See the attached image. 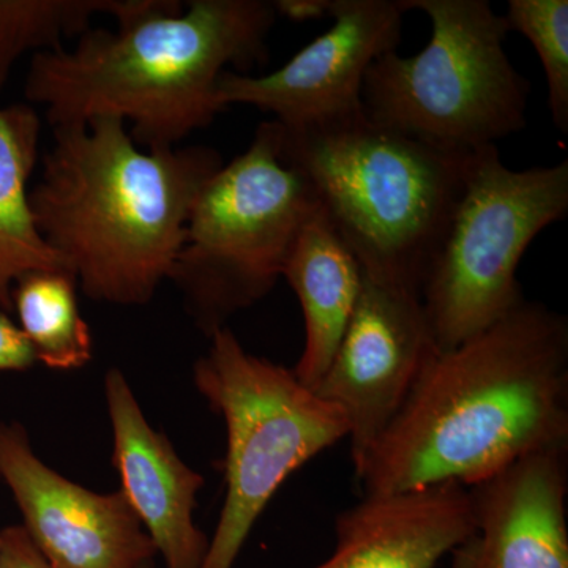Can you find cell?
Segmentation results:
<instances>
[{
  "label": "cell",
  "mask_w": 568,
  "mask_h": 568,
  "mask_svg": "<svg viewBox=\"0 0 568 568\" xmlns=\"http://www.w3.org/2000/svg\"><path fill=\"white\" fill-rule=\"evenodd\" d=\"M551 448H568V321L525 301L433 355L355 477L365 495L470 488Z\"/></svg>",
  "instance_id": "6da1fadb"
},
{
  "label": "cell",
  "mask_w": 568,
  "mask_h": 568,
  "mask_svg": "<svg viewBox=\"0 0 568 568\" xmlns=\"http://www.w3.org/2000/svg\"><path fill=\"white\" fill-rule=\"evenodd\" d=\"M276 18L265 0H151L115 29L32 55L26 99L44 108L51 129L114 118L145 151L178 148L223 111L224 71L265 62Z\"/></svg>",
  "instance_id": "7a4b0ae2"
},
{
  "label": "cell",
  "mask_w": 568,
  "mask_h": 568,
  "mask_svg": "<svg viewBox=\"0 0 568 568\" xmlns=\"http://www.w3.org/2000/svg\"><path fill=\"white\" fill-rule=\"evenodd\" d=\"M223 164L205 145L145 151L121 119L55 126L29 193L33 220L89 298L145 305L170 280L194 200Z\"/></svg>",
  "instance_id": "3957f363"
},
{
  "label": "cell",
  "mask_w": 568,
  "mask_h": 568,
  "mask_svg": "<svg viewBox=\"0 0 568 568\" xmlns=\"http://www.w3.org/2000/svg\"><path fill=\"white\" fill-rule=\"evenodd\" d=\"M276 125L280 160L308 183L365 278L420 297L473 152L437 151L373 122L364 108Z\"/></svg>",
  "instance_id": "277c9868"
},
{
  "label": "cell",
  "mask_w": 568,
  "mask_h": 568,
  "mask_svg": "<svg viewBox=\"0 0 568 568\" xmlns=\"http://www.w3.org/2000/svg\"><path fill=\"white\" fill-rule=\"evenodd\" d=\"M432 21L416 55H381L366 70V118L444 152L467 153L528 125L530 82L508 59L504 14L488 0H403Z\"/></svg>",
  "instance_id": "5b68a950"
},
{
  "label": "cell",
  "mask_w": 568,
  "mask_h": 568,
  "mask_svg": "<svg viewBox=\"0 0 568 568\" xmlns=\"http://www.w3.org/2000/svg\"><path fill=\"white\" fill-rule=\"evenodd\" d=\"M278 125L223 164L194 200L170 282L207 338L272 293L317 207L308 183L280 160Z\"/></svg>",
  "instance_id": "8992f818"
},
{
  "label": "cell",
  "mask_w": 568,
  "mask_h": 568,
  "mask_svg": "<svg viewBox=\"0 0 568 568\" xmlns=\"http://www.w3.org/2000/svg\"><path fill=\"white\" fill-rule=\"evenodd\" d=\"M209 339L193 383L226 426V496L201 568H234L287 477L347 439L349 428L338 406L305 387L293 369L248 353L230 327Z\"/></svg>",
  "instance_id": "52a82bcc"
},
{
  "label": "cell",
  "mask_w": 568,
  "mask_h": 568,
  "mask_svg": "<svg viewBox=\"0 0 568 568\" xmlns=\"http://www.w3.org/2000/svg\"><path fill=\"white\" fill-rule=\"evenodd\" d=\"M568 212V162L510 170L497 145L470 153L420 290L437 349L480 334L526 301L517 278L530 242Z\"/></svg>",
  "instance_id": "ba28073f"
},
{
  "label": "cell",
  "mask_w": 568,
  "mask_h": 568,
  "mask_svg": "<svg viewBox=\"0 0 568 568\" xmlns=\"http://www.w3.org/2000/svg\"><path fill=\"white\" fill-rule=\"evenodd\" d=\"M437 351L418 295L364 278L353 320L315 388L345 414L355 476Z\"/></svg>",
  "instance_id": "9c48e42d"
},
{
  "label": "cell",
  "mask_w": 568,
  "mask_h": 568,
  "mask_svg": "<svg viewBox=\"0 0 568 568\" xmlns=\"http://www.w3.org/2000/svg\"><path fill=\"white\" fill-rule=\"evenodd\" d=\"M403 0H331L334 26L263 77L224 71L220 106L250 104L283 126H304L362 108L366 70L402 41Z\"/></svg>",
  "instance_id": "30bf717a"
},
{
  "label": "cell",
  "mask_w": 568,
  "mask_h": 568,
  "mask_svg": "<svg viewBox=\"0 0 568 568\" xmlns=\"http://www.w3.org/2000/svg\"><path fill=\"white\" fill-rule=\"evenodd\" d=\"M0 477L52 568H141L156 556L121 489L93 493L44 465L20 424L0 422Z\"/></svg>",
  "instance_id": "8fae6325"
},
{
  "label": "cell",
  "mask_w": 568,
  "mask_h": 568,
  "mask_svg": "<svg viewBox=\"0 0 568 568\" xmlns=\"http://www.w3.org/2000/svg\"><path fill=\"white\" fill-rule=\"evenodd\" d=\"M567 476V448H551L470 487L474 529L450 568H568Z\"/></svg>",
  "instance_id": "7c38bea8"
},
{
  "label": "cell",
  "mask_w": 568,
  "mask_h": 568,
  "mask_svg": "<svg viewBox=\"0 0 568 568\" xmlns=\"http://www.w3.org/2000/svg\"><path fill=\"white\" fill-rule=\"evenodd\" d=\"M104 398L112 428V465L156 555L166 568L203 567L211 538L194 523L203 474L185 465L171 440L152 428L121 369H108Z\"/></svg>",
  "instance_id": "4fadbf2b"
},
{
  "label": "cell",
  "mask_w": 568,
  "mask_h": 568,
  "mask_svg": "<svg viewBox=\"0 0 568 568\" xmlns=\"http://www.w3.org/2000/svg\"><path fill=\"white\" fill-rule=\"evenodd\" d=\"M474 529L469 488L365 495L335 518V548L312 568H436Z\"/></svg>",
  "instance_id": "5bb4252c"
},
{
  "label": "cell",
  "mask_w": 568,
  "mask_h": 568,
  "mask_svg": "<svg viewBox=\"0 0 568 568\" xmlns=\"http://www.w3.org/2000/svg\"><path fill=\"white\" fill-rule=\"evenodd\" d=\"M283 278L304 313L305 345L293 372L315 390L342 343L364 290V271L320 205L306 220Z\"/></svg>",
  "instance_id": "9a60e30c"
},
{
  "label": "cell",
  "mask_w": 568,
  "mask_h": 568,
  "mask_svg": "<svg viewBox=\"0 0 568 568\" xmlns=\"http://www.w3.org/2000/svg\"><path fill=\"white\" fill-rule=\"evenodd\" d=\"M41 119L29 104L0 108V308L11 313V290L32 271H69L41 237L29 181L40 156ZM70 272V271H69Z\"/></svg>",
  "instance_id": "2e32d148"
},
{
  "label": "cell",
  "mask_w": 568,
  "mask_h": 568,
  "mask_svg": "<svg viewBox=\"0 0 568 568\" xmlns=\"http://www.w3.org/2000/svg\"><path fill=\"white\" fill-rule=\"evenodd\" d=\"M78 283L69 271L28 272L11 290V312L37 362L51 369H80L93 358V338L81 315Z\"/></svg>",
  "instance_id": "e0dca14e"
},
{
  "label": "cell",
  "mask_w": 568,
  "mask_h": 568,
  "mask_svg": "<svg viewBox=\"0 0 568 568\" xmlns=\"http://www.w3.org/2000/svg\"><path fill=\"white\" fill-rule=\"evenodd\" d=\"M130 0H0V92L14 63L63 48V41L91 29L92 18L121 20Z\"/></svg>",
  "instance_id": "ac0fdd59"
},
{
  "label": "cell",
  "mask_w": 568,
  "mask_h": 568,
  "mask_svg": "<svg viewBox=\"0 0 568 568\" xmlns=\"http://www.w3.org/2000/svg\"><path fill=\"white\" fill-rule=\"evenodd\" d=\"M510 32H519L540 55L548 85V106L560 132H568V2L510 0Z\"/></svg>",
  "instance_id": "d6986e66"
},
{
  "label": "cell",
  "mask_w": 568,
  "mask_h": 568,
  "mask_svg": "<svg viewBox=\"0 0 568 568\" xmlns=\"http://www.w3.org/2000/svg\"><path fill=\"white\" fill-rule=\"evenodd\" d=\"M36 364L31 343L11 320L10 313L0 308V372H28Z\"/></svg>",
  "instance_id": "ffe728a7"
},
{
  "label": "cell",
  "mask_w": 568,
  "mask_h": 568,
  "mask_svg": "<svg viewBox=\"0 0 568 568\" xmlns=\"http://www.w3.org/2000/svg\"><path fill=\"white\" fill-rule=\"evenodd\" d=\"M0 568H52L22 526L0 530Z\"/></svg>",
  "instance_id": "44dd1931"
},
{
  "label": "cell",
  "mask_w": 568,
  "mask_h": 568,
  "mask_svg": "<svg viewBox=\"0 0 568 568\" xmlns=\"http://www.w3.org/2000/svg\"><path fill=\"white\" fill-rule=\"evenodd\" d=\"M274 9L278 17L295 22L317 21L331 18V0H276Z\"/></svg>",
  "instance_id": "7402d4cb"
},
{
  "label": "cell",
  "mask_w": 568,
  "mask_h": 568,
  "mask_svg": "<svg viewBox=\"0 0 568 568\" xmlns=\"http://www.w3.org/2000/svg\"><path fill=\"white\" fill-rule=\"evenodd\" d=\"M141 568H153V562L152 564H145V566L141 567Z\"/></svg>",
  "instance_id": "603a6c76"
}]
</instances>
